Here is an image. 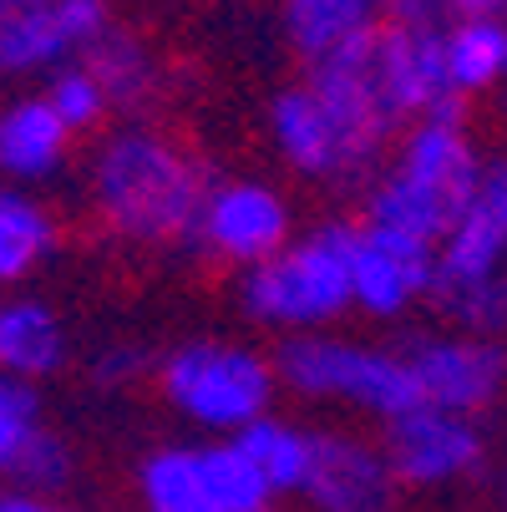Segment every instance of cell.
Listing matches in <instances>:
<instances>
[{"label":"cell","instance_id":"cell-1","mask_svg":"<svg viewBox=\"0 0 507 512\" xmlns=\"http://www.w3.org/2000/svg\"><path fill=\"white\" fill-rule=\"evenodd\" d=\"M92 208L132 244H193L203 168L163 127H117L92 158Z\"/></svg>","mask_w":507,"mask_h":512},{"label":"cell","instance_id":"cell-2","mask_svg":"<svg viewBox=\"0 0 507 512\" xmlns=\"http://www.w3.org/2000/svg\"><path fill=\"white\" fill-rule=\"evenodd\" d=\"M482 148L467 117H416L396 132L391 158L366 183V218L360 224L406 229L437 244L457 218L462 198L482 173Z\"/></svg>","mask_w":507,"mask_h":512},{"label":"cell","instance_id":"cell-3","mask_svg":"<svg viewBox=\"0 0 507 512\" xmlns=\"http://www.w3.org/2000/svg\"><path fill=\"white\" fill-rule=\"evenodd\" d=\"M350 249H355L350 218H320L315 229L295 234L279 254L244 269L239 279L244 315L284 335L330 330L340 315H350Z\"/></svg>","mask_w":507,"mask_h":512},{"label":"cell","instance_id":"cell-4","mask_svg":"<svg viewBox=\"0 0 507 512\" xmlns=\"http://www.w3.org/2000/svg\"><path fill=\"white\" fill-rule=\"evenodd\" d=\"M269 360H274V376L284 391H295L305 401L366 411L381 426L406 416L411 406H421V391H416L396 345L315 330V335H284Z\"/></svg>","mask_w":507,"mask_h":512},{"label":"cell","instance_id":"cell-5","mask_svg":"<svg viewBox=\"0 0 507 512\" xmlns=\"http://www.w3.org/2000/svg\"><path fill=\"white\" fill-rule=\"evenodd\" d=\"M158 386L168 406L193 421L198 431H219L239 436L249 421L274 411V360L259 355L254 345L239 340H188L163 355L158 365Z\"/></svg>","mask_w":507,"mask_h":512},{"label":"cell","instance_id":"cell-6","mask_svg":"<svg viewBox=\"0 0 507 512\" xmlns=\"http://www.w3.org/2000/svg\"><path fill=\"white\" fill-rule=\"evenodd\" d=\"M269 137H274L279 158L300 178H315V183H371V173L391 153L376 137L360 132L355 122H345L310 82L284 87L274 97Z\"/></svg>","mask_w":507,"mask_h":512},{"label":"cell","instance_id":"cell-7","mask_svg":"<svg viewBox=\"0 0 507 512\" xmlns=\"http://www.w3.org/2000/svg\"><path fill=\"white\" fill-rule=\"evenodd\" d=\"M396 350L426 406L482 421L507 396V340H482L447 325V330H411Z\"/></svg>","mask_w":507,"mask_h":512},{"label":"cell","instance_id":"cell-8","mask_svg":"<svg viewBox=\"0 0 507 512\" xmlns=\"http://www.w3.org/2000/svg\"><path fill=\"white\" fill-rule=\"evenodd\" d=\"M381 452L401 487L416 492H447L477 482L487 467V426L477 416H457L442 406H411L406 416L386 421Z\"/></svg>","mask_w":507,"mask_h":512},{"label":"cell","instance_id":"cell-9","mask_svg":"<svg viewBox=\"0 0 507 512\" xmlns=\"http://www.w3.org/2000/svg\"><path fill=\"white\" fill-rule=\"evenodd\" d=\"M295 239V208L264 178H224L203 188L193 244L234 269H254Z\"/></svg>","mask_w":507,"mask_h":512},{"label":"cell","instance_id":"cell-10","mask_svg":"<svg viewBox=\"0 0 507 512\" xmlns=\"http://www.w3.org/2000/svg\"><path fill=\"white\" fill-rule=\"evenodd\" d=\"M437 289V244L386 224H355L350 310L371 320H406Z\"/></svg>","mask_w":507,"mask_h":512},{"label":"cell","instance_id":"cell-11","mask_svg":"<svg viewBox=\"0 0 507 512\" xmlns=\"http://www.w3.org/2000/svg\"><path fill=\"white\" fill-rule=\"evenodd\" d=\"M442 26L447 21H381V31L371 36L376 87L401 127L416 117H467V102L447 87Z\"/></svg>","mask_w":507,"mask_h":512},{"label":"cell","instance_id":"cell-12","mask_svg":"<svg viewBox=\"0 0 507 512\" xmlns=\"http://www.w3.org/2000/svg\"><path fill=\"white\" fill-rule=\"evenodd\" d=\"M507 274V153L482 158L472 193L437 239V289Z\"/></svg>","mask_w":507,"mask_h":512},{"label":"cell","instance_id":"cell-13","mask_svg":"<svg viewBox=\"0 0 507 512\" xmlns=\"http://www.w3.org/2000/svg\"><path fill=\"white\" fill-rule=\"evenodd\" d=\"M315 512H396L401 482L381 452L355 431H315V462L305 492Z\"/></svg>","mask_w":507,"mask_h":512},{"label":"cell","instance_id":"cell-14","mask_svg":"<svg viewBox=\"0 0 507 512\" xmlns=\"http://www.w3.org/2000/svg\"><path fill=\"white\" fill-rule=\"evenodd\" d=\"M112 31L107 0H41L0 26V71H61Z\"/></svg>","mask_w":507,"mask_h":512},{"label":"cell","instance_id":"cell-15","mask_svg":"<svg viewBox=\"0 0 507 512\" xmlns=\"http://www.w3.org/2000/svg\"><path fill=\"white\" fill-rule=\"evenodd\" d=\"M381 21H442L437 0H279V26L295 56L325 61L381 31Z\"/></svg>","mask_w":507,"mask_h":512},{"label":"cell","instance_id":"cell-16","mask_svg":"<svg viewBox=\"0 0 507 512\" xmlns=\"http://www.w3.org/2000/svg\"><path fill=\"white\" fill-rule=\"evenodd\" d=\"M71 153V132L46 107V97H16L0 107V178L11 183H41L51 178Z\"/></svg>","mask_w":507,"mask_h":512},{"label":"cell","instance_id":"cell-17","mask_svg":"<svg viewBox=\"0 0 507 512\" xmlns=\"http://www.w3.org/2000/svg\"><path fill=\"white\" fill-rule=\"evenodd\" d=\"M61 365H66V330L56 310L31 295L0 300V376L36 386L56 376Z\"/></svg>","mask_w":507,"mask_h":512},{"label":"cell","instance_id":"cell-18","mask_svg":"<svg viewBox=\"0 0 507 512\" xmlns=\"http://www.w3.org/2000/svg\"><path fill=\"white\" fill-rule=\"evenodd\" d=\"M442 66L452 97L462 102L507 87V21H447Z\"/></svg>","mask_w":507,"mask_h":512},{"label":"cell","instance_id":"cell-19","mask_svg":"<svg viewBox=\"0 0 507 512\" xmlns=\"http://www.w3.org/2000/svg\"><path fill=\"white\" fill-rule=\"evenodd\" d=\"M234 447L259 467V477L269 482L274 497L305 492V477H310V462H315V431H310V426L264 411L259 421H249V426L234 436Z\"/></svg>","mask_w":507,"mask_h":512},{"label":"cell","instance_id":"cell-20","mask_svg":"<svg viewBox=\"0 0 507 512\" xmlns=\"http://www.w3.org/2000/svg\"><path fill=\"white\" fill-rule=\"evenodd\" d=\"M82 66L92 71L97 87L107 92V107H112V112H142V107L158 97V87H163L158 56L142 46L137 36H127V31H107V36L82 56Z\"/></svg>","mask_w":507,"mask_h":512},{"label":"cell","instance_id":"cell-21","mask_svg":"<svg viewBox=\"0 0 507 512\" xmlns=\"http://www.w3.org/2000/svg\"><path fill=\"white\" fill-rule=\"evenodd\" d=\"M142 512H213L198 447H153L137 467Z\"/></svg>","mask_w":507,"mask_h":512},{"label":"cell","instance_id":"cell-22","mask_svg":"<svg viewBox=\"0 0 507 512\" xmlns=\"http://www.w3.org/2000/svg\"><path fill=\"white\" fill-rule=\"evenodd\" d=\"M56 244V218L21 188H0V284H21Z\"/></svg>","mask_w":507,"mask_h":512},{"label":"cell","instance_id":"cell-23","mask_svg":"<svg viewBox=\"0 0 507 512\" xmlns=\"http://www.w3.org/2000/svg\"><path fill=\"white\" fill-rule=\"evenodd\" d=\"M198 462H203V482H208L213 512H269V507H274L269 482H264L259 467L234 447V436L198 447Z\"/></svg>","mask_w":507,"mask_h":512},{"label":"cell","instance_id":"cell-24","mask_svg":"<svg viewBox=\"0 0 507 512\" xmlns=\"http://www.w3.org/2000/svg\"><path fill=\"white\" fill-rule=\"evenodd\" d=\"M431 305H437L447 315V325L462 330V335L507 340V274L442 284V289H431Z\"/></svg>","mask_w":507,"mask_h":512},{"label":"cell","instance_id":"cell-25","mask_svg":"<svg viewBox=\"0 0 507 512\" xmlns=\"http://www.w3.org/2000/svg\"><path fill=\"white\" fill-rule=\"evenodd\" d=\"M46 97V107L61 117V127L77 137V132H97L102 122H107V92L97 87V77L82 66V61H71V66H61V71H51V87L41 92Z\"/></svg>","mask_w":507,"mask_h":512},{"label":"cell","instance_id":"cell-26","mask_svg":"<svg viewBox=\"0 0 507 512\" xmlns=\"http://www.w3.org/2000/svg\"><path fill=\"white\" fill-rule=\"evenodd\" d=\"M71 472H77V452H71V442L56 436V431H46V426H36V436L26 442V452L16 457L6 482L21 487V492L56 497L61 487H71Z\"/></svg>","mask_w":507,"mask_h":512},{"label":"cell","instance_id":"cell-27","mask_svg":"<svg viewBox=\"0 0 507 512\" xmlns=\"http://www.w3.org/2000/svg\"><path fill=\"white\" fill-rule=\"evenodd\" d=\"M41 426V396L26 381L0 376V477H11L16 457L26 452V442Z\"/></svg>","mask_w":507,"mask_h":512},{"label":"cell","instance_id":"cell-28","mask_svg":"<svg viewBox=\"0 0 507 512\" xmlns=\"http://www.w3.org/2000/svg\"><path fill=\"white\" fill-rule=\"evenodd\" d=\"M148 371H153V360H148V350H142V345H102L92 355V381L107 386V391H122V386L142 381Z\"/></svg>","mask_w":507,"mask_h":512},{"label":"cell","instance_id":"cell-29","mask_svg":"<svg viewBox=\"0 0 507 512\" xmlns=\"http://www.w3.org/2000/svg\"><path fill=\"white\" fill-rule=\"evenodd\" d=\"M442 21H507V0H437Z\"/></svg>","mask_w":507,"mask_h":512},{"label":"cell","instance_id":"cell-30","mask_svg":"<svg viewBox=\"0 0 507 512\" xmlns=\"http://www.w3.org/2000/svg\"><path fill=\"white\" fill-rule=\"evenodd\" d=\"M0 512H71V507H61V502H51V497H41V492L11 487V492H0Z\"/></svg>","mask_w":507,"mask_h":512},{"label":"cell","instance_id":"cell-31","mask_svg":"<svg viewBox=\"0 0 507 512\" xmlns=\"http://www.w3.org/2000/svg\"><path fill=\"white\" fill-rule=\"evenodd\" d=\"M31 6H41V0H0V26L16 21V16H26Z\"/></svg>","mask_w":507,"mask_h":512},{"label":"cell","instance_id":"cell-32","mask_svg":"<svg viewBox=\"0 0 507 512\" xmlns=\"http://www.w3.org/2000/svg\"><path fill=\"white\" fill-rule=\"evenodd\" d=\"M502 502H507V442H502Z\"/></svg>","mask_w":507,"mask_h":512},{"label":"cell","instance_id":"cell-33","mask_svg":"<svg viewBox=\"0 0 507 512\" xmlns=\"http://www.w3.org/2000/svg\"><path fill=\"white\" fill-rule=\"evenodd\" d=\"M497 117H502V127H507V92H502V102H497Z\"/></svg>","mask_w":507,"mask_h":512}]
</instances>
